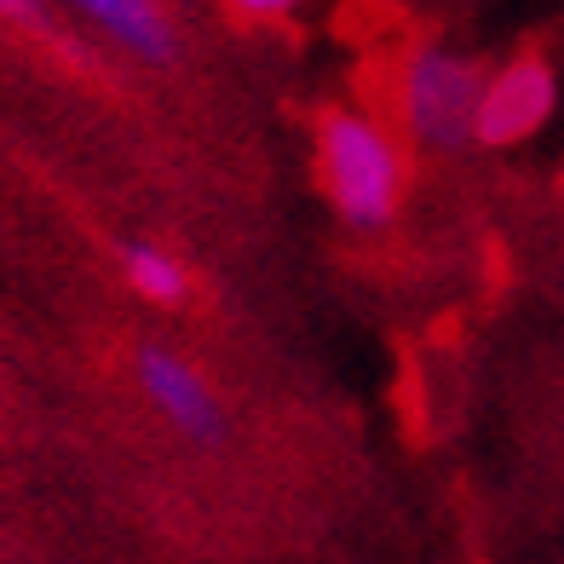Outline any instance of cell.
I'll return each mask as SVG.
<instances>
[{"instance_id":"6da1fadb","label":"cell","mask_w":564,"mask_h":564,"mask_svg":"<svg viewBox=\"0 0 564 564\" xmlns=\"http://www.w3.org/2000/svg\"><path fill=\"white\" fill-rule=\"evenodd\" d=\"M317 178L340 225L387 230L409 191V144L380 116L328 105L317 110Z\"/></svg>"},{"instance_id":"7a4b0ae2","label":"cell","mask_w":564,"mask_h":564,"mask_svg":"<svg viewBox=\"0 0 564 564\" xmlns=\"http://www.w3.org/2000/svg\"><path fill=\"white\" fill-rule=\"evenodd\" d=\"M484 82L490 69L484 58L460 53L444 41H421L409 46L392 69V121L409 144L421 150H455L478 144V105H484Z\"/></svg>"},{"instance_id":"3957f363","label":"cell","mask_w":564,"mask_h":564,"mask_svg":"<svg viewBox=\"0 0 564 564\" xmlns=\"http://www.w3.org/2000/svg\"><path fill=\"white\" fill-rule=\"evenodd\" d=\"M558 116V64L542 46H519L507 64L490 69L478 105V144L484 150H512L530 144L542 127Z\"/></svg>"},{"instance_id":"277c9868","label":"cell","mask_w":564,"mask_h":564,"mask_svg":"<svg viewBox=\"0 0 564 564\" xmlns=\"http://www.w3.org/2000/svg\"><path fill=\"white\" fill-rule=\"evenodd\" d=\"M133 375H139V392L162 409V421L178 438H191L202 449H219L230 438V409L219 403V392L208 387V375H202L191 357H178L162 340H139L133 346Z\"/></svg>"},{"instance_id":"5b68a950","label":"cell","mask_w":564,"mask_h":564,"mask_svg":"<svg viewBox=\"0 0 564 564\" xmlns=\"http://www.w3.org/2000/svg\"><path fill=\"white\" fill-rule=\"evenodd\" d=\"M75 18H82L87 30H98L110 46H121L127 58L150 64V69H173L178 53H185L178 23L162 7H150V0H82Z\"/></svg>"},{"instance_id":"8992f818","label":"cell","mask_w":564,"mask_h":564,"mask_svg":"<svg viewBox=\"0 0 564 564\" xmlns=\"http://www.w3.org/2000/svg\"><path fill=\"white\" fill-rule=\"evenodd\" d=\"M116 271H121L127 289H133L144 305H156V312H185L191 294H196L191 265L178 260L173 248L150 242V237H121L116 242Z\"/></svg>"},{"instance_id":"52a82bcc","label":"cell","mask_w":564,"mask_h":564,"mask_svg":"<svg viewBox=\"0 0 564 564\" xmlns=\"http://www.w3.org/2000/svg\"><path fill=\"white\" fill-rule=\"evenodd\" d=\"M242 18H260V23H276V18H289V7H237Z\"/></svg>"}]
</instances>
